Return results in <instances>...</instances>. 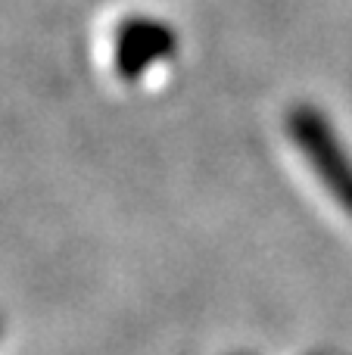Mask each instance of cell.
<instances>
[{
  "instance_id": "6da1fadb",
  "label": "cell",
  "mask_w": 352,
  "mask_h": 355,
  "mask_svg": "<svg viewBox=\"0 0 352 355\" xmlns=\"http://www.w3.org/2000/svg\"><path fill=\"white\" fill-rule=\"evenodd\" d=\"M290 131L297 137L299 150L306 153V159L315 166V172L328 184V190L343 202L346 212H352V162L346 159L331 125L318 112L297 110L290 116Z\"/></svg>"
},
{
  "instance_id": "7a4b0ae2",
  "label": "cell",
  "mask_w": 352,
  "mask_h": 355,
  "mask_svg": "<svg viewBox=\"0 0 352 355\" xmlns=\"http://www.w3.org/2000/svg\"><path fill=\"white\" fill-rule=\"evenodd\" d=\"M172 50V35L166 25L156 22H128L118 35V72L122 75H141L150 62L162 60Z\"/></svg>"
}]
</instances>
